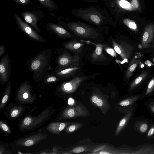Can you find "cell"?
Instances as JSON below:
<instances>
[{"instance_id": "cell-30", "label": "cell", "mask_w": 154, "mask_h": 154, "mask_svg": "<svg viewBox=\"0 0 154 154\" xmlns=\"http://www.w3.org/2000/svg\"><path fill=\"white\" fill-rule=\"evenodd\" d=\"M0 127L4 131L9 133L11 132L10 129L8 126L2 122V121H1L0 122Z\"/></svg>"}, {"instance_id": "cell-14", "label": "cell", "mask_w": 154, "mask_h": 154, "mask_svg": "<svg viewBox=\"0 0 154 154\" xmlns=\"http://www.w3.org/2000/svg\"><path fill=\"white\" fill-rule=\"evenodd\" d=\"M46 136V135H44V134L41 133L38 134L19 140L16 144L19 145L30 146L38 142L43 139Z\"/></svg>"}, {"instance_id": "cell-32", "label": "cell", "mask_w": 154, "mask_h": 154, "mask_svg": "<svg viewBox=\"0 0 154 154\" xmlns=\"http://www.w3.org/2000/svg\"><path fill=\"white\" fill-rule=\"evenodd\" d=\"M131 5L136 9H138L139 8V5L137 0H131Z\"/></svg>"}, {"instance_id": "cell-16", "label": "cell", "mask_w": 154, "mask_h": 154, "mask_svg": "<svg viewBox=\"0 0 154 154\" xmlns=\"http://www.w3.org/2000/svg\"><path fill=\"white\" fill-rule=\"evenodd\" d=\"M81 17L84 19L96 24H99L102 21V17L97 12L90 11L82 14Z\"/></svg>"}, {"instance_id": "cell-41", "label": "cell", "mask_w": 154, "mask_h": 154, "mask_svg": "<svg viewBox=\"0 0 154 154\" xmlns=\"http://www.w3.org/2000/svg\"></svg>"}, {"instance_id": "cell-22", "label": "cell", "mask_w": 154, "mask_h": 154, "mask_svg": "<svg viewBox=\"0 0 154 154\" xmlns=\"http://www.w3.org/2000/svg\"><path fill=\"white\" fill-rule=\"evenodd\" d=\"M128 119V117L126 116L120 120L116 129L115 136H117L120 133L126 124Z\"/></svg>"}, {"instance_id": "cell-8", "label": "cell", "mask_w": 154, "mask_h": 154, "mask_svg": "<svg viewBox=\"0 0 154 154\" xmlns=\"http://www.w3.org/2000/svg\"><path fill=\"white\" fill-rule=\"evenodd\" d=\"M11 65V60L8 55H4L0 62V81L1 84H5L8 82L10 76Z\"/></svg>"}, {"instance_id": "cell-7", "label": "cell", "mask_w": 154, "mask_h": 154, "mask_svg": "<svg viewBox=\"0 0 154 154\" xmlns=\"http://www.w3.org/2000/svg\"><path fill=\"white\" fill-rule=\"evenodd\" d=\"M89 113L85 107L80 103L67 108L63 113V118H72L89 116Z\"/></svg>"}, {"instance_id": "cell-18", "label": "cell", "mask_w": 154, "mask_h": 154, "mask_svg": "<svg viewBox=\"0 0 154 154\" xmlns=\"http://www.w3.org/2000/svg\"><path fill=\"white\" fill-rule=\"evenodd\" d=\"M67 124L64 122L52 123L48 126L47 129L51 133L58 134L64 129Z\"/></svg>"}, {"instance_id": "cell-19", "label": "cell", "mask_w": 154, "mask_h": 154, "mask_svg": "<svg viewBox=\"0 0 154 154\" xmlns=\"http://www.w3.org/2000/svg\"><path fill=\"white\" fill-rule=\"evenodd\" d=\"M139 60L136 57H134L131 61L125 73V78L128 79L132 75L133 72L135 69L139 64Z\"/></svg>"}, {"instance_id": "cell-26", "label": "cell", "mask_w": 154, "mask_h": 154, "mask_svg": "<svg viewBox=\"0 0 154 154\" xmlns=\"http://www.w3.org/2000/svg\"><path fill=\"white\" fill-rule=\"evenodd\" d=\"M105 49L106 52L112 57H117L116 53L114 48L107 46L105 48Z\"/></svg>"}, {"instance_id": "cell-35", "label": "cell", "mask_w": 154, "mask_h": 154, "mask_svg": "<svg viewBox=\"0 0 154 154\" xmlns=\"http://www.w3.org/2000/svg\"><path fill=\"white\" fill-rule=\"evenodd\" d=\"M5 47L2 45H0V57L5 54Z\"/></svg>"}, {"instance_id": "cell-13", "label": "cell", "mask_w": 154, "mask_h": 154, "mask_svg": "<svg viewBox=\"0 0 154 154\" xmlns=\"http://www.w3.org/2000/svg\"><path fill=\"white\" fill-rule=\"evenodd\" d=\"M82 42H86L87 44L91 43L96 46V49L91 54V57L94 61H98L102 60L104 58V56L103 53V49L108 46L107 44H96L89 40H80Z\"/></svg>"}, {"instance_id": "cell-2", "label": "cell", "mask_w": 154, "mask_h": 154, "mask_svg": "<svg viewBox=\"0 0 154 154\" xmlns=\"http://www.w3.org/2000/svg\"><path fill=\"white\" fill-rule=\"evenodd\" d=\"M67 27L77 36L82 38H94L97 34L95 30L92 28L80 22L69 23L65 24L59 23Z\"/></svg>"}, {"instance_id": "cell-11", "label": "cell", "mask_w": 154, "mask_h": 154, "mask_svg": "<svg viewBox=\"0 0 154 154\" xmlns=\"http://www.w3.org/2000/svg\"><path fill=\"white\" fill-rule=\"evenodd\" d=\"M90 100L93 105L100 109L104 115H106L110 106L105 97L100 94H95L91 96Z\"/></svg>"}, {"instance_id": "cell-6", "label": "cell", "mask_w": 154, "mask_h": 154, "mask_svg": "<svg viewBox=\"0 0 154 154\" xmlns=\"http://www.w3.org/2000/svg\"><path fill=\"white\" fill-rule=\"evenodd\" d=\"M79 57L76 54L73 57L66 52L59 55L56 59L57 66L56 69H61L73 66H79Z\"/></svg>"}, {"instance_id": "cell-37", "label": "cell", "mask_w": 154, "mask_h": 154, "mask_svg": "<svg viewBox=\"0 0 154 154\" xmlns=\"http://www.w3.org/2000/svg\"><path fill=\"white\" fill-rule=\"evenodd\" d=\"M144 64L148 66H151L153 65V64L150 60H147L144 62Z\"/></svg>"}, {"instance_id": "cell-12", "label": "cell", "mask_w": 154, "mask_h": 154, "mask_svg": "<svg viewBox=\"0 0 154 154\" xmlns=\"http://www.w3.org/2000/svg\"><path fill=\"white\" fill-rule=\"evenodd\" d=\"M154 35V24H150L145 27L141 40V45L143 48H148L152 41Z\"/></svg>"}, {"instance_id": "cell-29", "label": "cell", "mask_w": 154, "mask_h": 154, "mask_svg": "<svg viewBox=\"0 0 154 154\" xmlns=\"http://www.w3.org/2000/svg\"><path fill=\"white\" fill-rule=\"evenodd\" d=\"M16 3L22 5L33 4L31 0H13Z\"/></svg>"}, {"instance_id": "cell-5", "label": "cell", "mask_w": 154, "mask_h": 154, "mask_svg": "<svg viewBox=\"0 0 154 154\" xmlns=\"http://www.w3.org/2000/svg\"><path fill=\"white\" fill-rule=\"evenodd\" d=\"M112 43L113 48L116 53L120 55L124 63L128 62L134 51L133 46L124 41H122L118 43L112 40Z\"/></svg>"}, {"instance_id": "cell-36", "label": "cell", "mask_w": 154, "mask_h": 154, "mask_svg": "<svg viewBox=\"0 0 154 154\" xmlns=\"http://www.w3.org/2000/svg\"><path fill=\"white\" fill-rule=\"evenodd\" d=\"M19 111L17 109H15L13 110L11 113V116L13 118L16 116L18 114Z\"/></svg>"}, {"instance_id": "cell-25", "label": "cell", "mask_w": 154, "mask_h": 154, "mask_svg": "<svg viewBox=\"0 0 154 154\" xmlns=\"http://www.w3.org/2000/svg\"><path fill=\"white\" fill-rule=\"evenodd\" d=\"M148 74L147 72H145L141 74L133 82L131 86V88H132L139 84L146 77Z\"/></svg>"}, {"instance_id": "cell-17", "label": "cell", "mask_w": 154, "mask_h": 154, "mask_svg": "<svg viewBox=\"0 0 154 154\" xmlns=\"http://www.w3.org/2000/svg\"><path fill=\"white\" fill-rule=\"evenodd\" d=\"M84 45V44L82 42H79L75 40L65 42L63 45L65 49L74 52L81 51Z\"/></svg>"}, {"instance_id": "cell-24", "label": "cell", "mask_w": 154, "mask_h": 154, "mask_svg": "<svg viewBox=\"0 0 154 154\" xmlns=\"http://www.w3.org/2000/svg\"><path fill=\"white\" fill-rule=\"evenodd\" d=\"M83 126L82 123H75L72 124L68 127L66 129V131L71 133L77 131L81 128Z\"/></svg>"}, {"instance_id": "cell-4", "label": "cell", "mask_w": 154, "mask_h": 154, "mask_svg": "<svg viewBox=\"0 0 154 154\" xmlns=\"http://www.w3.org/2000/svg\"><path fill=\"white\" fill-rule=\"evenodd\" d=\"M20 15L25 21L37 32H41L37 23L44 18V13L42 10H38L31 11H25L21 12Z\"/></svg>"}, {"instance_id": "cell-31", "label": "cell", "mask_w": 154, "mask_h": 154, "mask_svg": "<svg viewBox=\"0 0 154 154\" xmlns=\"http://www.w3.org/2000/svg\"><path fill=\"white\" fill-rule=\"evenodd\" d=\"M32 122V119L30 117H27L24 119L23 122L25 125L28 126Z\"/></svg>"}, {"instance_id": "cell-15", "label": "cell", "mask_w": 154, "mask_h": 154, "mask_svg": "<svg viewBox=\"0 0 154 154\" xmlns=\"http://www.w3.org/2000/svg\"><path fill=\"white\" fill-rule=\"evenodd\" d=\"M79 66L61 69H55L51 73L58 76L60 79H66L72 76L80 68Z\"/></svg>"}, {"instance_id": "cell-38", "label": "cell", "mask_w": 154, "mask_h": 154, "mask_svg": "<svg viewBox=\"0 0 154 154\" xmlns=\"http://www.w3.org/2000/svg\"><path fill=\"white\" fill-rule=\"evenodd\" d=\"M153 131L154 128H151L148 132V136H150L152 135L153 133Z\"/></svg>"}, {"instance_id": "cell-9", "label": "cell", "mask_w": 154, "mask_h": 154, "mask_svg": "<svg viewBox=\"0 0 154 154\" xmlns=\"http://www.w3.org/2000/svg\"><path fill=\"white\" fill-rule=\"evenodd\" d=\"M87 79V77H75L69 82L62 83L60 86V89L65 93H73Z\"/></svg>"}, {"instance_id": "cell-27", "label": "cell", "mask_w": 154, "mask_h": 154, "mask_svg": "<svg viewBox=\"0 0 154 154\" xmlns=\"http://www.w3.org/2000/svg\"><path fill=\"white\" fill-rule=\"evenodd\" d=\"M88 151L87 148L85 147L80 146L75 147L72 151V152L74 153H79L84 151Z\"/></svg>"}, {"instance_id": "cell-3", "label": "cell", "mask_w": 154, "mask_h": 154, "mask_svg": "<svg viewBox=\"0 0 154 154\" xmlns=\"http://www.w3.org/2000/svg\"><path fill=\"white\" fill-rule=\"evenodd\" d=\"M14 18L17 25L20 29L29 38L40 43L46 42V39L33 29L27 23L23 21L17 14L14 13Z\"/></svg>"}, {"instance_id": "cell-21", "label": "cell", "mask_w": 154, "mask_h": 154, "mask_svg": "<svg viewBox=\"0 0 154 154\" xmlns=\"http://www.w3.org/2000/svg\"><path fill=\"white\" fill-rule=\"evenodd\" d=\"M60 79L58 76L51 73L45 77L44 82L45 83H53L58 82Z\"/></svg>"}, {"instance_id": "cell-28", "label": "cell", "mask_w": 154, "mask_h": 154, "mask_svg": "<svg viewBox=\"0 0 154 154\" xmlns=\"http://www.w3.org/2000/svg\"><path fill=\"white\" fill-rule=\"evenodd\" d=\"M154 87V78H153L149 82L147 87L146 94L150 93Z\"/></svg>"}, {"instance_id": "cell-10", "label": "cell", "mask_w": 154, "mask_h": 154, "mask_svg": "<svg viewBox=\"0 0 154 154\" xmlns=\"http://www.w3.org/2000/svg\"><path fill=\"white\" fill-rule=\"evenodd\" d=\"M46 29L49 32L61 38H67L71 37L70 33L61 26L50 22L48 23Z\"/></svg>"}, {"instance_id": "cell-34", "label": "cell", "mask_w": 154, "mask_h": 154, "mask_svg": "<svg viewBox=\"0 0 154 154\" xmlns=\"http://www.w3.org/2000/svg\"><path fill=\"white\" fill-rule=\"evenodd\" d=\"M147 125L146 123L142 124L140 126V131L143 133L145 132L146 131L147 129Z\"/></svg>"}, {"instance_id": "cell-23", "label": "cell", "mask_w": 154, "mask_h": 154, "mask_svg": "<svg viewBox=\"0 0 154 154\" xmlns=\"http://www.w3.org/2000/svg\"><path fill=\"white\" fill-rule=\"evenodd\" d=\"M123 23L129 28L131 30L137 32V27L136 24L134 21L128 18H125L123 20Z\"/></svg>"}, {"instance_id": "cell-40", "label": "cell", "mask_w": 154, "mask_h": 154, "mask_svg": "<svg viewBox=\"0 0 154 154\" xmlns=\"http://www.w3.org/2000/svg\"><path fill=\"white\" fill-rule=\"evenodd\" d=\"M153 62H154V58H153Z\"/></svg>"}, {"instance_id": "cell-1", "label": "cell", "mask_w": 154, "mask_h": 154, "mask_svg": "<svg viewBox=\"0 0 154 154\" xmlns=\"http://www.w3.org/2000/svg\"><path fill=\"white\" fill-rule=\"evenodd\" d=\"M52 56L51 49L40 51L30 60L28 64L29 69L32 73V77L37 82L46 76L49 69V65Z\"/></svg>"}, {"instance_id": "cell-33", "label": "cell", "mask_w": 154, "mask_h": 154, "mask_svg": "<svg viewBox=\"0 0 154 154\" xmlns=\"http://www.w3.org/2000/svg\"><path fill=\"white\" fill-rule=\"evenodd\" d=\"M130 103V102L129 100H125L120 102L119 104L121 106H125L129 105Z\"/></svg>"}, {"instance_id": "cell-39", "label": "cell", "mask_w": 154, "mask_h": 154, "mask_svg": "<svg viewBox=\"0 0 154 154\" xmlns=\"http://www.w3.org/2000/svg\"><path fill=\"white\" fill-rule=\"evenodd\" d=\"M151 108L152 111L154 113V106H151Z\"/></svg>"}, {"instance_id": "cell-20", "label": "cell", "mask_w": 154, "mask_h": 154, "mask_svg": "<svg viewBox=\"0 0 154 154\" xmlns=\"http://www.w3.org/2000/svg\"><path fill=\"white\" fill-rule=\"evenodd\" d=\"M48 10L52 11L57 10L58 6L53 0H36Z\"/></svg>"}]
</instances>
